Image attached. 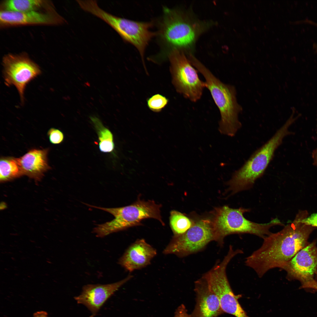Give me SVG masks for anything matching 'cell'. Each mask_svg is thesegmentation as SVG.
<instances>
[{"instance_id":"cell-7","label":"cell","mask_w":317,"mask_h":317,"mask_svg":"<svg viewBox=\"0 0 317 317\" xmlns=\"http://www.w3.org/2000/svg\"><path fill=\"white\" fill-rule=\"evenodd\" d=\"M85 10L102 20L124 41L133 45L138 50L145 66L144 55L146 48L151 38L156 35V33L150 30L153 25L151 22L134 21L114 16L100 8L94 0L90 1L86 4Z\"/></svg>"},{"instance_id":"cell-21","label":"cell","mask_w":317,"mask_h":317,"mask_svg":"<svg viewBox=\"0 0 317 317\" xmlns=\"http://www.w3.org/2000/svg\"><path fill=\"white\" fill-rule=\"evenodd\" d=\"M170 225L174 235L182 234L192 226L193 222L183 213L175 210L170 212Z\"/></svg>"},{"instance_id":"cell-29","label":"cell","mask_w":317,"mask_h":317,"mask_svg":"<svg viewBox=\"0 0 317 317\" xmlns=\"http://www.w3.org/2000/svg\"><path fill=\"white\" fill-rule=\"evenodd\" d=\"M308 23L317 26V23H315L314 22L312 21L309 20L308 21ZM315 48L316 51L317 52V45H315Z\"/></svg>"},{"instance_id":"cell-17","label":"cell","mask_w":317,"mask_h":317,"mask_svg":"<svg viewBox=\"0 0 317 317\" xmlns=\"http://www.w3.org/2000/svg\"><path fill=\"white\" fill-rule=\"evenodd\" d=\"M48 149H32L17 159L23 175L39 180L50 168L47 161Z\"/></svg>"},{"instance_id":"cell-4","label":"cell","mask_w":317,"mask_h":317,"mask_svg":"<svg viewBox=\"0 0 317 317\" xmlns=\"http://www.w3.org/2000/svg\"><path fill=\"white\" fill-rule=\"evenodd\" d=\"M296 120L293 116H291L272 138L255 151L242 166L234 172L227 183L229 186V190L232 191V194L249 189L255 181L263 175L284 137L291 134L288 128Z\"/></svg>"},{"instance_id":"cell-16","label":"cell","mask_w":317,"mask_h":317,"mask_svg":"<svg viewBox=\"0 0 317 317\" xmlns=\"http://www.w3.org/2000/svg\"><path fill=\"white\" fill-rule=\"evenodd\" d=\"M0 20L2 25H7L61 24L65 21L58 14L54 15L36 11L18 12L2 10Z\"/></svg>"},{"instance_id":"cell-9","label":"cell","mask_w":317,"mask_h":317,"mask_svg":"<svg viewBox=\"0 0 317 317\" xmlns=\"http://www.w3.org/2000/svg\"><path fill=\"white\" fill-rule=\"evenodd\" d=\"M215 240L212 220L201 219L193 222L191 227L185 233L174 235L163 253L183 257L199 251L209 242Z\"/></svg>"},{"instance_id":"cell-6","label":"cell","mask_w":317,"mask_h":317,"mask_svg":"<svg viewBox=\"0 0 317 317\" xmlns=\"http://www.w3.org/2000/svg\"><path fill=\"white\" fill-rule=\"evenodd\" d=\"M250 209L240 208L233 209L224 206L216 209L212 220L215 230V241L222 243L224 238L233 234L248 233L263 239L271 232L270 228L275 225L283 224L276 218L268 223L259 224L246 219L243 214Z\"/></svg>"},{"instance_id":"cell-15","label":"cell","mask_w":317,"mask_h":317,"mask_svg":"<svg viewBox=\"0 0 317 317\" xmlns=\"http://www.w3.org/2000/svg\"><path fill=\"white\" fill-rule=\"evenodd\" d=\"M156 254V249L144 239H139L126 250L118 263L127 271L132 272L149 264Z\"/></svg>"},{"instance_id":"cell-12","label":"cell","mask_w":317,"mask_h":317,"mask_svg":"<svg viewBox=\"0 0 317 317\" xmlns=\"http://www.w3.org/2000/svg\"><path fill=\"white\" fill-rule=\"evenodd\" d=\"M280 268L286 272L288 280L299 281L301 288L310 289L317 272L316 242L308 244Z\"/></svg>"},{"instance_id":"cell-19","label":"cell","mask_w":317,"mask_h":317,"mask_svg":"<svg viewBox=\"0 0 317 317\" xmlns=\"http://www.w3.org/2000/svg\"><path fill=\"white\" fill-rule=\"evenodd\" d=\"M90 118L97 130L100 151L105 153L111 152L114 146L112 133L109 130L104 127L97 118L91 117Z\"/></svg>"},{"instance_id":"cell-24","label":"cell","mask_w":317,"mask_h":317,"mask_svg":"<svg viewBox=\"0 0 317 317\" xmlns=\"http://www.w3.org/2000/svg\"><path fill=\"white\" fill-rule=\"evenodd\" d=\"M301 222L306 224L317 227V213L303 217Z\"/></svg>"},{"instance_id":"cell-11","label":"cell","mask_w":317,"mask_h":317,"mask_svg":"<svg viewBox=\"0 0 317 317\" xmlns=\"http://www.w3.org/2000/svg\"><path fill=\"white\" fill-rule=\"evenodd\" d=\"M2 65L5 83L16 88L23 104L26 85L41 74L39 67L24 54H8L3 58Z\"/></svg>"},{"instance_id":"cell-3","label":"cell","mask_w":317,"mask_h":317,"mask_svg":"<svg viewBox=\"0 0 317 317\" xmlns=\"http://www.w3.org/2000/svg\"><path fill=\"white\" fill-rule=\"evenodd\" d=\"M190 60L205 78L206 87L219 109L220 115L219 131L223 135L234 136L242 127L238 116L242 111V107L237 101L235 87L222 82L195 56Z\"/></svg>"},{"instance_id":"cell-1","label":"cell","mask_w":317,"mask_h":317,"mask_svg":"<svg viewBox=\"0 0 317 317\" xmlns=\"http://www.w3.org/2000/svg\"><path fill=\"white\" fill-rule=\"evenodd\" d=\"M307 214L301 211L291 223L264 238L261 247L245 259V265L261 278L269 270L280 268L290 260L308 244L309 235L315 229L301 222Z\"/></svg>"},{"instance_id":"cell-23","label":"cell","mask_w":317,"mask_h":317,"mask_svg":"<svg viewBox=\"0 0 317 317\" xmlns=\"http://www.w3.org/2000/svg\"><path fill=\"white\" fill-rule=\"evenodd\" d=\"M48 135L50 142L54 144H58L61 143L64 139V135L60 130L51 128L48 132Z\"/></svg>"},{"instance_id":"cell-22","label":"cell","mask_w":317,"mask_h":317,"mask_svg":"<svg viewBox=\"0 0 317 317\" xmlns=\"http://www.w3.org/2000/svg\"><path fill=\"white\" fill-rule=\"evenodd\" d=\"M168 100L165 96L159 94L154 95L147 100L148 108L154 112L161 111L167 105Z\"/></svg>"},{"instance_id":"cell-8","label":"cell","mask_w":317,"mask_h":317,"mask_svg":"<svg viewBox=\"0 0 317 317\" xmlns=\"http://www.w3.org/2000/svg\"><path fill=\"white\" fill-rule=\"evenodd\" d=\"M167 58L170 63L172 83L177 92L192 102L199 100L205 83L200 79L198 71L186 55L182 51L174 50Z\"/></svg>"},{"instance_id":"cell-25","label":"cell","mask_w":317,"mask_h":317,"mask_svg":"<svg viewBox=\"0 0 317 317\" xmlns=\"http://www.w3.org/2000/svg\"><path fill=\"white\" fill-rule=\"evenodd\" d=\"M174 317H192L189 314L185 306L182 304L179 306L175 312Z\"/></svg>"},{"instance_id":"cell-20","label":"cell","mask_w":317,"mask_h":317,"mask_svg":"<svg viewBox=\"0 0 317 317\" xmlns=\"http://www.w3.org/2000/svg\"><path fill=\"white\" fill-rule=\"evenodd\" d=\"M45 3L39 0H7L3 3V10L18 12L36 11Z\"/></svg>"},{"instance_id":"cell-5","label":"cell","mask_w":317,"mask_h":317,"mask_svg":"<svg viewBox=\"0 0 317 317\" xmlns=\"http://www.w3.org/2000/svg\"><path fill=\"white\" fill-rule=\"evenodd\" d=\"M87 205L108 212L114 217L112 220L98 225L93 229V232L97 237H104L113 233L141 225V221L146 219L154 218L164 225L161 214V205L153 200L138 199L129 205L115 208Z\"/></svg>"},{"instance_id":"cell-27","label":"cell","mask_w":317,"mask_h":317,"mask_svg":"<svg viewBox=\"0 0 317 317\" xmlns=\"http://www.w3.org/2000/svg\"><path fill=\"white\" fill-rule=\"evenodd\" d=\"M312 157L314 164L317 166V149L314 150L312 153Z\"/></svg>"},{"instance_id":"cell-18","label":"cell","mask_w":317,"mask_h":317,"mask_svg":"<svg viewBox=\"0 0 317 317\" xmlns=\"http://www.w3.org/2000/svg\"><path fill=\"white\" fill-rule=\"evenodd\" d=\"M23 175L17 158L1 157L0 161V179L1 182L11 180Z\"/></svg>"},{"instance_id":"cell-14","label":"cell","mask_w":317,"mask_h":317,"mask_svg":"<svg viewBox=\"0 0 317 317\" xmlns=\"http://www.w3.org/2000/svg\"><path fill=\"white\" fill-rule=\"evenodd\" d=\"M196 304L192 317H218L224 313L218 297L203 276L195 282Z\"/></svg>"},{"instance_id":"cell-10","label":"cell","mask_w":317,"mask_h":317,"mask_svg":"<svg viewBox=\"0 0 317 317\" xmlns=\"http://www.w3.org/2000/svg\"><path fill=\"white\" fill-rule=\"evenodd\" d=\"M230 260L228 257H225L220 263L215 266L203 277L218 297L224 313L235 317H246V313L238 300L240 296L235 294L227 276L226 268Z\"/></svg>"},{"instance_id":"cell-28","label":"cell","mask_w":317,"mask_h":317,"mask_svg":"<svg viewBox=\"0 0 317 317\" xmlns=\"http://www.w3.org/2000/svg\"><path fill=\"white\" fill-rule=\"evenodd\" d=\"M315 280L312 285L311 289L317 291V272L315 275Z\"/></svg>"},{"instance_id":"cell-26","label":"cell","mask_w":317,"mask_h":317,"mask_svg":"<svg viewBox=\"0 0 317 317\" xmlns=\"http://www.w3.org/2000/svg\"><path fill=\"white\" fill-rule=\"evenodd\" d=\"M47 313L44 311H37L35 313L32 317H48Z\"/></svg>"},{"instance_id":"cell-13","label":"cell","mask_w":317,"mask_h":317,"mask_svg":"<svg viewBox=\"0 0 317 317\" xmlns=\"http://www.w3.org/2000/svg\"><path fill=\"white\" fill-rule=\"evenodd\" d=\"M132 277L129 275L121 281L109 284L85 285L81 294L75 299L78 303L86 306L94 316L107 300Z\"/></svg>"},{"instance_id":"cell-2","label":"cell","mask_w":317,"mask_h":317,"mask_svg":"<svg viewBox=\"0 0 317 317\" xmlns=\"http://www.w3.org/2000/svg\"><path fill=\"white\" fill-rule=\"evenodd\" d=\"M163 11L156 33L162 47L157 61L167 58L174 50L182 51L186 55L192 54L198 39L211 26L212 23L200 20L180 9L164 7Z\"/></svg>"}]
</instances>
